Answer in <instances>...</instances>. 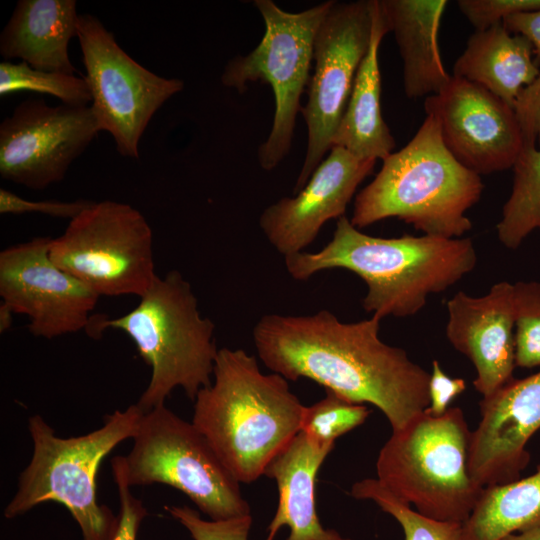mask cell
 <instances>
[{
    "instance_id": "4dcf8cb0",
    "label": "cell",
    "mask_w": 540,
    "mask_h": 540,
    "mask_svg": "<svg viewBox=\"0 0 540 540\" xmlns=\"http://www.w3.org/2000/svg\"><path fill=\"white\" fill-rule=\"evenodd\" d=\"M111 466L120 505L112 540H136L140 524L148 512L141 500L136 498L131 491L124 456H115L111 460Z\"/></svg>"
},
{
    "instance_id": "484cf974",
    "label": "cell",
    "mask_w": 540,
    "mask_h": 540,
    "mask_svg": "<svg viewBox=\"0 0 540 540\" xmlns=\"http://www.w3.org/2000/svg\"><path fill=\"white\" fill-rule=\"evenodd\" d=\"M350 494L357 499L372 500L394 517L403 529L405 540L460 539L461 523L438 521L420 514L387 490L378 479L367 478L356 482Z\"/></svg>"
},
{
    "instance_id": "52a82bcc",
    "label": "cell",
    "mask_w": 540,
    "mask_h": 540,
    "mask_svg": "<svg viewBox=\"0 0 540 540\" xmlns=\"http://www.w3.org/2000/svg\"><path fill=\"white\" fill-rule=\"evenodd\" d=\"M470 439L461 408L439 417L423 411L392 431L377 458V479L420 514L463 524L484 489L469 472Z\"/></svg>"
},
{
    "instance_id": "74e56055",
    "label": "cell",
    "mask_w": 540,
    "mask_h": 540,
    "mask_svg": "<svg viewBox=\"0 0 540 540\" xmlns=\"http://www.w3.org/2000/svg\"><path fill=\"white\" fill-rule=\"evenodd\" d=\"M13 312L4 303L0 305V332L3 333L8 330L13 323Z\"/></svg>"
},
{
    "instance_id": "d6a6232c",
    "label": "cell",
    "mask_w": 540,
    "mask_h": 540,
    "mask_svg": "<svg viewBox=\"0 0 540 540\" xmlns=\"http://www.w3.org/2000/svg\"><path fill=\"white\" fill-rule=\"evenodd\" d=\"M92 201H31L19 197L4 188L0 189L1 214L41 213L52 217L73 219L85 210Z\"/></svg>"
},
{
    "instance_id": "7402d4cb",
    "label": "cell",
    "mask_w": 540,
    "mask_h": 540,
    "mask_svg": "<svg viewBox=\"0 0 540 540\" xmlns=\"http://www.w3.org/2000/svg\"><path fill=\"white\" fill-rule=\"evenodd\" d=\"M532 43L503 23L475 31L453 65V76L476 83L515 109L521 91L540 74Z\"/></svg>"
},
{
    "instance_id": "8992f818",
    "label": "cell",
    "mask_w": 540,
    "mask_h": 540,
    "mask_svg": "<svg viewBox=\"0 0 540 540\" xmlns=\"http://www.w3.org/2000/svg\"><path fill=\"white\" fill-rule=\"evenodd\" d=\"M143 411L137 404L105 416L104 424L85 435L62 438L38 414L28 420L33 453L21 472L17 490L4 509L13 519L39 504L64 505L80 527L82 540H112L117 516L96 496V476L103 459L136 435Z\"/></svg>"
},
{
    "instance_id": "6da1fadb",
    "label": "cell",
    "mask_w": 540,
    "mask_h": 540,
    "mask_svg": "<svg viewBox=\"0 0 540 540\" xmlns=\"http://www.w3.org/2000/svg\"><path fill=\"white\" fill-rule=\"evenodd\" d=\"M381 318L342 322L328 310L263 315L252 332L263 364L287 380L308 378L326 391L377 407L392 431L430 403V373L379 338Z\"/></svg>"
},
{
    "instance_id": "e0dca14e",
    "label": "cell",
    "mask_w": 540,
    "mask_h": 540,
    "mask_svg": "<svg viewBox=\"0 0 540 540\" xmlns=\"http://www.w3.org/2000/svg\"><path fill=\"white\" fill-rule=\"evenodd\" d=\"M375 163L331 147L294 197H283L263 210L259 226L266 239L284 257L304 251L327 221L345 216L357 187Z\"/></svg>"
},
{
    "instance_id": "ffe728a7",
    "label": "cell",
    "mask_w": 540,
    "mask_h": 540,
    "mask_svg": "<svg viewBox=\"0 0 540 540\" xmlns=\"http://www.w3.org/2000/svg\"><path fill=\"white\" fill-rule=\"evenodd\" d=\"M75 0H20L0 35V54L34 69L74 75L68 45L77 36Z\"/></svg>"
},
{
    "instance_id": "4fadbf2b",
    "label": "cell",
    "mask_w": 540,
    "mask_h": 540,
    "mask_svg": "<svg viewBox=\"0 0 540 540\" xmlns=\"http://www.w3.org/2000/svg\"><path fill=\"white\" fill-rule=\"evenodd\" d=\"M100 132L88 105L27 99L0 124V176L32 190L61 182Z\"/></svg>"
},
{
    "instance_id": "44dd1931",
    "label": "cell",
    "mask_w": 540,
    "mask_h": 540,
    "mask_svg": "<svg viewBox=\"0 0 540 540\" xmlns=\"http://www.w3.org/2000/svg\"><path fill=\"white\" fill-rule=\"evenodd\" d=\"M447 4L445 0H380L388 30L399 48L404 92L410 99L435 95L451 79L438 42Z\"/></svg>"
},
{
    "instance_id": "83f0119b",
    "label": "cell",
    "mask_w": 540,
    "mask_h": 540,
    "mask_svg": "<svg viewBox=\"0 0 540 540\" xmlns=\"http://www.w3.org/2000/svg\"><path fill=\"white\" fill-rule=\"evenodd\" d=\"M369 414L370 410L364 404L326 391L321 400L306 406L301 431L318 443L335 445L338 437L363 424Z\"/></svg>"
},
{
    "instance_id": "836d02e7",
    "label": "cell",
    "mask_w": 540,
    "mask_h": 540,
    "mask_svg": "<svg viewBox=\"0 0 540 540\" xmlns=\"http://www.w3.org/2000/svg\"><path fill=\"white\" fill-rule=\"evenodd\" d=\"M515 112L522 130L524 145H535L540 148V74L519 94Z\"/></svg>"
},
{
    "instance_id": "ba28073f",
    "label": "cell",
    "mask_w": 540,
    "mask_h": 540,
    "mask_svg": "<svg viewBox=\"0 0 540 540\" xmlns=\"http://www.w3.org/2000/svg\"><path fill=\"white\" fill-rule=\"evenodd\" d=\"M332 2L288 12L272 0L253 1L264 20V36L250 53L229 60L221 75L222 84L239 93L249 82L262 81L272 88V127L257 152L258 162L266 171L277 167L290 151L301 96L311 78L315 36Z\"/></svg>"
},
{
    "instance_id": "7c38bea8",
    "label": "cell",
    "mask_w": 540,
    "mask_h": 540,
    "mask_svg": "<svg viewBox=\"0 0 540 540\" xmlns=\"http://www.w3.org/2000/svg\"><path fill=\"white\" fill-rule=\"evenodd\" d=\"M375 0L332 2L314 41V72L300 113L307 148L293 193L297 194L332 147L357 71L368 52Z\"/></svg>"
},
{
    "instance_id": "9c48e42d",
    "label": "cell",
    "mask_w": 540,
    "mask_h": 540,
    "mask_svg": "<svg viewBox=\"0 0 540 540\" xmlns=\"http://www.w3.org/2000/svg\"><path fill=\"white\" fill-rule=\"evenodd\" d=\"M124 459L131 487L169 485L184 493L210 520L251 515L240 483L204 435L165 405L143 413L132 449Z\"/></svg>"
},
{
    "instance_id": "7a4b0ae2",
    "label": "cell",
    "mask_w": 540,
    "mask_h": 540,
    "mask_svg": "<svg viewBox=\"0 0 540 540\" xmlns=\"http://www.w3.org/2000/svg\"><path fill=\"white\" fill-rule=\"evenodd\" d=\"M284 260L290 276L299 281L329 269L355 273L367 285L364 310L382 319L418 313L430 294L445 291L470 273L477 255L470 238L371 236L342 216L321 250L302 251Z\"/></svg>"
},
{
    "instance_id": "8fae6325",
    "label": "cell",
    "mask_w": 540,
    "mask_h": 540,
    "mask_svg": "<svg viewBox=\"0 0 540 540\" xmlns=\"http://www.w3.org/2000/svg\"><path fill=\"white\" fill-rule=\"evenodd\" d=\"M84 77L100 131H108L123 157L139 158V142L151 118L184 82L158 76L132 59L95 16L79 14Z\"/></svg>"
},
{
    "instance_id": "30bf717a",
    "label": "cell",
    "mask_w": 540,
    "mask_h": 540,
    "mask_svg": "<svg viewBox=\"0 0 540 540\" xmlns=\"http://www.w3.org/2000/svg\"><path fill=\"white\" fill-rule=\"evenodd\" d=\"M153 234L140 211L129 204L92 202L52 238L51 260L99 296L141 297L157 274Z\"/></svg>"
},
{
    "instance_id": "cb8c5ba5",
    "label": "cell",
    "mask_w": 540,
    "mask_h": 540,
    "mask_svg": "<svg viewBox=\"0 0 540 540\" xmlns=\"http://www.w3.org/2000/svg\"><path fill=\"white\" fill-rule=\"evenodd\" d=\"M540 527V465L536 472L513 482L485 487L459 540H500Z\"/></svg>"
},
{
    "instance_id": "3957f363",
    "label": "cell",
    "mask_w": 540,
    "mask_h": 540,
    "mask_svg": "<svg viewBox=\"0 0 540 540\" xmlns=\"http://www.w3.org/2000/svg\"><path fill=\"white\" fill-rule=\"evenodd\" d=\"M305 409L287 379L263 374L243 349L224 347L213 382L194 399L192 423L235 479L251 483L301 431Z\"/></svg>"
},
{
    "instance_id": "d590c367",
    "label": "cell",
    "mask_w": 540,
    "mask_h": 540,
    "mask_svg": "<svg viewBox=\"0 0 540 540\" xmlns=\"http://www.w3.org/2000/svg\"><path fill=\"white\" fill-rule=\"evenodd\" d=\"M503 24L511 33L520 34L532 43L536 61L540 63V9L513 14Z\"/></svg>"
},
{
    "instance_id": "277c9868",
    "label": "cell",
    "mask_w": 540,
    "mask_h": 540,
    "mask_svg": "<svg viewBox=\"0 0 540 540\" xmlns=\"http://www.w3.org/2000/svg\"><path fill=\"white\" fill-rule=\"evenodd\" d=\"M382 161L355 197L353 226L395 217L429 236L461 238L471 230L465 213L480 200L484 185L446 148L433 115L426 114L407 145Z\"/></svg>"
},
{
    "instance_id": "5bb4252c",
    "label": "cell",
    "mask_w": 540,
    "mask_h": 540,
    "mask_svg": "<svg viewBox=\"0 0 540 540\" xmlns=\"http://www.w3.org/2000/svg\"><path fill=\"white\" fill-rule=\"evenodd\" d=\"M51 237H35L0 252V296L29 319L36 337L52 339L86 330L99 295L50 258Z\"/></svg>"
},
{
    "instance_id": "2e32d148",
    "label": "cell",
    "mask_w": 540,
    "mask_h": 540,
    "mask_svg": "<svg viewBox=\"0 0 540 540\" xmlns=\"http://www.w3.org/2000/svg\"><path fill=\"white\" fill-rule=\"evenodd\" d=\"M479 407L470 439L471 477L483 488L520 479L531 458L527 444L540 429V371L511 379Z\"/></svg>"
},
{
    "instance_id": "9a60e30c",
    "label": "cell",
    "mask_w": 540,
    "mask_h": 540,
    "mask_svg": "<svg viewBox=\"0 0 540 540\" xmlns=\"http://www.w3.org/2000/svg\"><path fill=\"white\" fill-rule=\"evenodd\" d=\"M424 108L453 157L478 175L513 168L524 148L515 109L476 83L452 75Z\"/></svg>"
},
{
    "instance_id": "d6986e66",
    "label": "cell",
    "mask_w": 540,
    "mask_h": 540,
    "mask_svg": "<svg viewBox=\"0 0 540 540\" xmlns=\"http://www.w3.org/2000/svg\"><path fill=\"white\" fill-rule=\"evenodd\" d=\"M333 448L300 431L269 464L264 475L275 480L279 500L265 540H274L283 525L290 529L287 540H351L324 528L316 510V478Z\"/></svg>"
},
{
    "instance_id": "ac0fdd59",
    "label": "cell",
    "mask_w": 540,
    "mask_h": 540,
    "mask_svg": "<svg viewBox=\"0 0 540 540\" xmlns=\"http://www.w3.org/2000/svg\"><path fill=\"white\" fill-rule=\"evenodd\" d=\"M446 307V337L473 363L474 387L487 397L513 379L516 367L514 284L501 281L481 297L460 291Z\"/></svg>"
},
{
    "instance_id": "4316f807",
    "label": "cell",
    "mask_w": 540,
    "mask_h": 540,
    "mask_svg": "<svg viewBox=\"0 0 540 540\" xmlns=\"http://www.w3.org/2000/svg\"><path fill=\"white\" fill-rule=\"evenodd\" d=\"M22 90L49 94L69 105H87L92 101L85 78L34 69L25 62H1L0 95Z\"/></svg>"
},
{
    "instance_id": "8d00e7d4",
    "label": "cell",
    "mask_w": 540,
    "mask_h": 540,
    "mask_svg": "<svg viewBox=\"0 0 540 540\" xmlns=\"http://www.w3.org/2000/svg\"><path fill=\"white\" fill-rule=\"evenodd\" d=\"M500 540H540V527L509 534Z\"/></svg>"
},
{
    "instance_id": "603a6c76",
    "label": "cell",
    "mask_w": 540,
    "mask_h": 540,
    "mask_svg": "<svg viewBox=\"0 0 540 540\" xmlns=\"http://www.w3.org/2000/svg\"><path fill=\"white\" fill-rule=\"evenodd\" d=\"M389 32L380 0H375L370 46L354 80L332 147L346 149L361 159L383 160L393 152L395 139L381 111L379 48Z\"/></svg>"
},
{
    "instance_id": "e575fe53",
    "label": "cell",
    "mask_w": 540,
    "mask_h": 540,
    "mask_svg": "<svg viewBox=\"0 0 540 540\" xmlns=\"http://www.w3.org/2000/svg\"><path fill=\"white\" fill-rule=\"evenodd\" d=\"M466 382L461 378H450L442 370L437 360L432 362V372L429 380V406L424 410L433 417L446 413L454 398L463 393Z\"/></svg>"
},
{
    "instance_id": "d4e9b609",
    "label": "cell",
    "mask_w": 540,
    "mask_h": 540,
    "mask_svg": "<svg viewBox=\"0 0 540 540\" xmlns=\"http://www.w3.org/2000/svg\"><path fill=\"white\" fill-rule=\"evenodd\" d=\"M513 171L512 190L496 226L508 249H517L532 231H540V148L524 145Z\"/></svg>"
},
{
    "instance_id": "f546056e",
    "label": "cell",
    "mask_w": 540,
    "mask_h": 540,
    "mask_svg": "<svg viewBox=\"0 0 540 540\" xmlns=\"http://www.w3.org/2000/svg\"><path fill=\"white\" fill-rule=\"evenodd\" d=\"M166 511L190 533L194 540H248L251 515L227 520H204L188 506H165Z\"/></svg>"
},
{
    "instance_id": "f1b7e54d",
    "label": "cell",
    "mask_w": 540,
    "mask_h": 540,
    "mask_svg": "<svg viewBox=\"0 0 540 540\" xmlns=\"http://www.w3.org/2000/svg\"><path fill=\"white\" fill-rule=\"evenodd\" d=\"M515 365L540 366V282L514 284Z\"/></svg>"
},
{
    "instance_id": "5b68a950",
    "label": "cell",
    "mask_w": 540,
    "mask_h": 540,
    "mask_svg": "<svg viewBox=\"0 0 540 540\" xmlns=\"http://www.w3.org/2000/svg\"><path fill=\"white\" fill-rule=\"evenodd\" d=\"M139 304L114 319L92 316L86 332L93 338L108 329L126 333L151 367L147 388L136 403L145 413L165 405L181 387L190 400L211 384L218 350L215 325L202 316L190 283L177 270L156 276Z\"/></svg>"
},
{
    "instance_id": "1f68e13d",
    "label": "cell",
    "mask_w": 540,
    "mask_h": 540,
    "mask_svg": "<svg viewBox=\"0 0 540 540\" xmlns=\"http://www.w3.org/2000/svg\"><path fill=\"white\" fill-rule=\"evenodd\" d=\"M456 3L475 31L503 23L513 14L540 9V0H458Z\"/></svg>"
}]
</instances>
